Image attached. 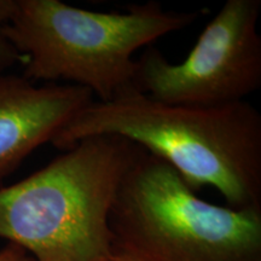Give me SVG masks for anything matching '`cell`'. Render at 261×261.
Segmentation results:
<instances>
[{
  "instance_id": "cell-1",
  "label": "cell",
  "mask_w": 261,
  "mask_h": 261,
  "mask_svg": "<svg viewBox=\"0 0 261 261\" xmlns=\"http://www.w3.org/2000/svg\"><path fill=\"white\" fill-rule=\"evenodd\" d=\"M116 136L174 169L195 192L217 189L233 210L261 207V115L252 104L173 106L137 90L91 102L51 140L60 150L85 138Z\"/></svg>"
},
{
  "instance_id": "cell-2",
  "label": "cell",
  "mask_w": 261,
  "mask_h": 261,
  "mask_svg": "<svg viewBox=\"0 0 261 261\" xmlns=\"http://www.w3.org/2000/svg\"><path fill=\"white\" fill-rule=\"evenodd\" d=\"M142 151L121 137H89L23 180L2 188L0 238L35 261H110V208Z\"/></svg>"
},
{
  "instance_id": "cell-3",
  "label": "cell",
  "mask_w": 261,
  "mask_h": 261,
  "mask_svg": "<svg viewBox=\"0 0 261 261\" xmlns=\"http://www.w3.org/2000/svg\"><path fill=\"white\" fill-rule=\"evenodd\" d=\"M198 16L166 11L156 2L130 5L126 12H97L60 0H16L3 34L23 57L27 80H64L96 94L98 102H110L136 90L137 50Z\"/></svg>"
},
{
  "instance_id": "cell-4",
  "label": "cell",
  "mask_w": 261,
  "mask_h": 261,
  "mask_svg": "<svg viewBox=\"0 0 261 261\" xmlns=\"http://www.w3.org/2000/svg\"><path fill=\"white\" fill-rule=\"evenodd\" d=\"M108 224L113 255L136 261H261V207L202 200L145 150L120 182Z\"/></svg>"
},
{
  "instance_id": "cell-5",
  "label": "cell",
  "mask_w": 261,
  "mask_h": 261,
  "mask_svg": "<svg viewBox=\"0 0 261 261\" xmlns=\"http://www.w3.org/2000/svg\"><path fill=\"white\" fill-rule=\"evenodd\" d=\"M261 0H227L181 63L156 47L137 60L135 89L158 102L220 107L243 102L261 87Z\"/></svg>"
},
{
  "instance_id": "cell-6",
  "label": "cell",
  "mask_w": 261,
  "mask_h": 261,
  "mask_svg": "<svg viewBox=\"0 0 261 261\" xmlns=\"http://www.w3.org/2000/svg\"><path fill=\"white\" fill-rule=\"evenodd\" d=\"M93 94L69 84L37 86L23 76L0 74V181L55 135Z\"/></svg>"
},
{
  "instance_id": "cell-7",
  "label": "cell",
  "mask_w": 261,
  "mask_h": 261,
  "mask_svg": "<svg viewBox=\"0 0 261 261\" xmlns=\"http://www.w3.org/2000/svg\"><path fill=\"white\" fill-rule=\"evenodd\" d=\"M15 9L16 0H0V74H5L15 64H23V57L3 34V27L12 17Z\"/></svg>"
},
{
  "instance_id": "cell-8",
  "label": "cell",
  "mask_w": 261,
  "mask_h": 261,
  "mask_svg": "<svg viewBox=\"0 0 261 261\" xmlns=\"http://www.w3.org/2000/svg\"><path fill=\"white\" fill-rule=\"evenodd\" d=\"M0 261H35V259L17 244L8 243L0 250Z\"/></svg>"
},
{
  "instance_id": "cell-9",
  "label": "cell",
  "mask_w": 261,
  "mask_h": 261,
  "mask_svg": "<svg viewBox=\"0 0 261 261\" xmlns=\"http://www.w3.org/2000/svg\"><path fill=\"white\" fill-rule=\"evenodd\" d=\"M110 261H136L132 259H128V257H123V256H119V255H113Z\"/></svg>"
}]
</instances>
